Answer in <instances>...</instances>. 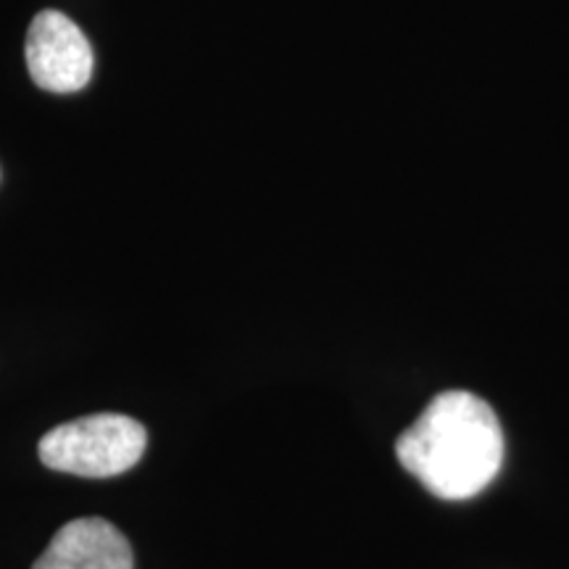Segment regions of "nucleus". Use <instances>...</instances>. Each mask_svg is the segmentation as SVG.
Listing matches in <instances>:
<instances>
[{"instance_id": "f257e3e1", "label": "nucleus", "mask_w": 569, "mask_h": 569, "mask_svg": "<svg viewBox=\"0 0 569 569\" xmlns=\"http://www.w3.org/2000/svg\"><path fill=\"white\" fill-rule=\"evenodd\" d=\"M398 461L432 496L465 501L486 490L503 465V430L488 401L448 390L398 438Z\"/></svg>"}, {"instance_id": "f03ea898", "label": "nucleus", "mask_w": 569, "mask_h": 569, "mask_svg": "<svg viewBox=\"0 0 569 569\" xmlns=\"http://www.w3.org/2000/svg\"><path fill=\"white\" fill-rule=\"evenodd\" d=\"M148 432L124 415H92L53 427L40 438L38 453L48 469L103 480L132 469L142 459Z\"/></svg>"}, {"instance_id": "7ed1b4c3", "label": "nucleus", "mask_w": 569, "mask_h": 569, "mask_svg": "<svg viewBox=\"0 0 569 569\" xmlns=\"http://www.w3.org/2000/svg\"><path fill=\"white\" fill-rule=\"evenodd\" d=\"M32 82L48 92H77L92 77V46L67 13L46 9L32 19L24 40Z\"/></svg>"}, {"instance_id": "20e7f679", "label": "nucleus", "mask_w": 569, "mask_h": 569, "mask_svg": "<svg viewBox=\"0 0 569 569\" xmlns=\"http://www.w3.org/2000/svg\"><path fill=\"white\" fill-rule=\"evenodd\" d=\"M32 569H134L130 540L101 517L71 519Z\"/></svg>"}]
</instances>
